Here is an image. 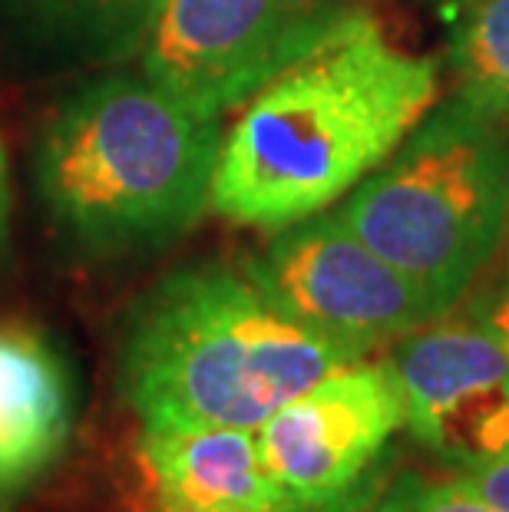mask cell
<instances>
[{
	"instance_id": "obj_19",
	"label": "cell",
	"mask_w": 509,
	"mask_h": 512,
	"mask_svg": "<svg viewBox=\"0 0 509 512\" xmlns=\"http://www.w3.org/2000/svg\"><path fill=\"white\" fill-rule=\"evenodd\" d=\"M146 512H166V509H146Z\"/></svg>"
},
{
	"instance_id": "obj_5",
	"label": "cell",
	"mask_w": 509,
	"mask_h": 512,
	"mask_svg": "<svg viewBox=\"0 0 509 512\" xmlns=\"http://www.w3.org/2000/svg\"><path fill=\"white\" fill-rule=\"evenodd\" d=\"M404 397L391 357L334 367L255 427L281 512H367L391 483Z\"/></svg>"
},
{
	"instance_id": "obj_8",
	"label": "cell",
	"mask_w": 509,
	"mask_h": 512,
	"mask_svg": "<svg viewBox=\"0 0 509 512\" xmlns=\"http://www.w3.org/2000/svg\"><path fill=\"white\" fill-rule=\"evenodd\" d=\"M404 397V430L433 463L467 473L509 453V354L490 331L440 318L387 351Z\"/></svg>"
},
{
	"instance_id": "obj_16",
	"label": "cell",
	"mask_w": 509,
	"mask_h": 512,
	"mask_svg": "<svg viewBox=\"0 0 509 512\" xmlns=\"http://www.w3.org/2000/svg\"><path fill=\"white\" fill-rule=\"evenodd\" d=\"M7 228H10V169H7L4 136H0V248L7 242Z\"/></svg>"
},
{
	"instance_id": "obj_10",
	"label": "cell",
	"mask_w": 509,
	"mask_h": 512,
	"mask_svg": "<svg viewBox=\"0 0 509 512\" xmlns=\"http://www.w3.org/2000/svg\"><path fill=\"white\" fill-rule=\"evenodd\" d=\"M70 374L57 351L24 324H0V473L10 486L37 479L67 450Z\"/></svg>"
},
{
	"instance_id": "obj_2",
	"label": "cell",
	"mask_w": 509,
	"mask_h": 512,
	"mask_svg": "<svg viewBox=\"0 0 509 512\" xmlns=\"http://www.w3.org/2000/svg\"><path fill=\"white\" fill-rule=\"evenodd\" d=\"M361 361L308 331L245 268L172 271L139 301L119 354V390L143 427H245Z\"/></svg>"
},
{
	"instance_id": "obj_7",
	"label": "cell",
	"mask_w": 509,
	"mask_h": 512,
	"mask_svg": "<svg viewBox=\"0 0 509 512\" xmlns=\"http://www.w3.org/2000/svg\"><path fill=\"white\" fill-rule=\"evenodd\" d=\"M338 0H159L139 73L225 119L338 17Z\"/></svg>"
},
{
	"instance_id": "obj_12",
	"label": "cell",
	"mask_w": 509,
	"mask_h": 512,
	"mask_svg": "<svg viewBox=\"0 0 509 512\" xmlns=\"http://www.w3.org/2000/svg\"><path fill=\"white\" fill-rule=\"evenodd\" d=\"M447 60L453 96L509 129V0L457 7Z\"/></svg>"
},
{
	"instance_id": "obj_1",
	"label": "cell",
	"mask_w": 509,
	"mask_h": 512,
	"mask_svg": "<svg viewBox=\"0 0 509 512\" xmlns=\"http://www.w3.org/2000/svg\"><path fill=\"white\" fill-rule=\"evenodd\" d=\"M440 100V60L344 4L222 129L209 209L278 232L354 192Z\"/></svg>"
},
{
	"instance_id": "obj_9",
	"label": "cell",
	"mask_w": 509,
	"mask_h": 512,
	"mask_svg": "<svg viewBox=\"0 0 509 512\" xmlns=\"http://www.w3.org/2000/svg\"><path fill=\"white\" fill-rule=\"evenodd\" d=\"M139 470L166 512H281L278 493L245 427H143Z\"/></svg>"
},
{
	"instance_id": "obj_17",
	"label": "cell",
	"mask_w": 509,
	"mask_h": 512,
	"mask_svg": "<svg viewBox=\"0 0 509 512\" xmlns=\"http://www.w3.org/2000/svg\"><path fill=\"white\" fill-rule=\"evenodd\" d=\"M10 489H14V486H10V483H7V476H4V473H0V496H7V493H10Z\"/></svg>"
},
{
	"instance_id": "obj_11",
	"label": "cell",
	"mask_w": 509,
	"mask_h": 512,
	"mask_svg": "<svg viewBox=\"0 0 509 512\" xmlns=\"http://www.w3.org/2000/svg\"><path fill=\"white\" fill-rule=\"evenodd\" d=\"M30 37L90 60L139 53L159 0H0Z\"/></svg>"
},
{
	"instance_id": "obj_4",
	"label": "cell",
	"mask_w": 509,
	"mask_h": 512,
	"mask_svg": "<svg viewBox=\"0 0 509 512\" xmlns=\"http://www.w3.org/2000/svg\"><path fill=\"white\" fill-rule=\"evenodd\" d=\"M338 209L450 314L506 242L509 129L450 93Z\"/></svg>"
},
{
	"instance_id": "obj_18",
	"label": "cell",
	"mask_w": 509,
	"mask_h": 512,
	"mask_svg": "<svg viewBox=\"0 0 509 512\" xmlns=\"http://www.w3.org/2000/svg\"><path fill=\"white\" fill-rule=\"evenodd\" d=\"M433 4H447V7H463L467 0H433Z\"/></svg>"
},
{
	"instance_id": "obj_6",
	"label": "cell",
	"mask_w": 509,
	"mask_h": 512,
	"mask_svg": "<svg viewBox=\"0 0 509 512\" xmlns=\"http://www.w3.org/2000/svg\"><path fill=\"white\" fill-rule=\"evenodd\" d=\"M242 268L281 311L354 357H371L447 318L424 288L354 232L338 205L268 232Z\"/></svg>"
},
{
	"instance_id": "obj_14",
	"label": "cell",
	"mask_w": 509,
	"mask_h": 512,
	"mask_svg": "<svg viewBox=\"0 0 509 512\" xmlns=\"http://www.w3.org/2000/svg\"><path fill=\"white\" fill-rule=\"evenodd\" d=\"M463 314L480 324L483 331H490L496 344L509 354V271L490 281V285L470 291Z\"/></svg>"
},
{
	"instance_id": "obj_15",
	"label": "cell",
	"mask_w": 509,
	"mask_h": 512,
	"mask_svg": "<svg viewBox=\"0 0 509 512\" xmlns=\"http://www.w3.org/2000/svg\"><path fill=\"white\" fill-rule=\"evenodd\" d=\"M460 483H467L473 493H480L486 503H493L500 512H509V453H503L500 460L476 466L467 473H453Z\"/></svg>"
},
{
	"instance_id": "obj_13",
	"label": "cell",
	"mask_w": 509,
	"mask_h": 512,
	"mask_svg": "<svg viewBox=\"0 0 509 512\" xmlns=\"http://www.w3.org/2000/svg\"><path fill=\"white\" fill-rule=\"evenodd\" d=\"M367 512H500L486 503L480 493H473L457 476L433 479L417 470H400L384 486V493L374 499Z\"/></svg>"
},
{
	"instance_id": "obj_20",
	"label": "cell",
	"mask_w": 509,
	"mask_h": 512,
	"mask_svg": "<svg viewBox=\"0 0 509 512\" xmlns=\"http://www.w3.org/2000/svg\"><path fill=\"white\" fill-rule=\"evenodd\" d=\"M506 238H509V232H506Z\"/></svg>"
},
{
	"instance_id": "obj_3",
	"label": "cell",
	"mask_w": 509,
	"mask_h": 512,
	"mask_svg": "<svg viewBox=\"0 0 509 512\" xmlns=\"http://www.w3.org/2000/svg\"><path fill=\"white\" fill-rule=\"evenodd\" d=\"M222 119L153 80L106 76L73 93L37 146V185L63 232L100 255L166 245L209 209Z\"/></svg>"
}]
</instances>
